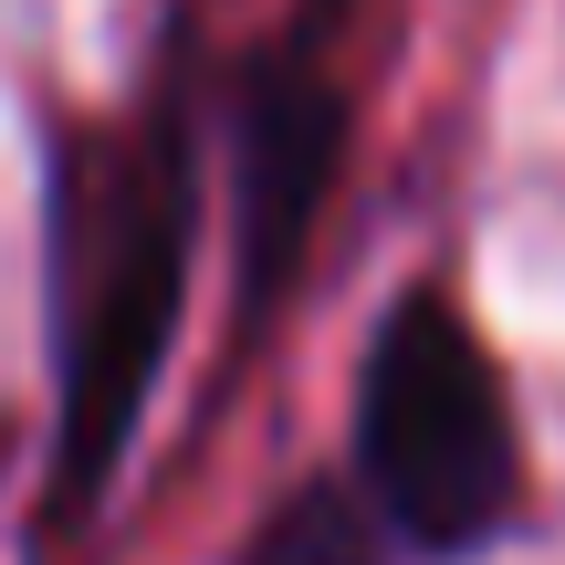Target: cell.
<instances>
[{
  "label": "cell",
  "instance_id": "4",
  "mask_svg": "<svg viewBox=\"0 0 565 565\" xmlns=\"http://www.w3.org/2000/svg\"><path fill=\"white\" fill-rule=\"evenodd\" d=\"M252 565H377V503H356L345 482H303Z\"/></svg>",
  "mask_w": 565,
  "mask_h": 565
},
{
  "label": "cell",
  "instance_id": "2",
  "mask_svg": "<svg viewBox=\"0 0 565 565\" xmlns=\"http://www.w3.org/2000/svg\"><path fill=\"white\" fill-rule=\"evenodd\" d=\"M366 503L419 545H482L513 503L503 377L429 294H408L366 356Z\"/></svg>",
  "mask_w": 565,
  "mask_h": 565
},
{
  "label": "cell",
  "instance_id": "3",
  "mask_svg": "<svg viewBox=\"0 0 565 565\" xmlns=\"http://www.w3.org/2000/svg\"><path fill=\"white\" fill-rule=\"evenodd\" d=\"M335 137H345V105L324 74H273L263 105H252V147H242V263L252 294L294 273L303 221H315L324 179H335Z\"/></svg>",
  "mask_w": 565,
  "mask_h": 565
},
{
  "label": "cell",
  "instance_id": "1",
  "mask_svg": "<svg viewBox=\"0 0 565 565\" xmlns=\"http://www.w3.org/2000/svg\"><path fill=\"white\" fill-rule=\"evenodd\" d=\"M179 273H189V189L168 137L95 158L84 231H74V294H63V461H53L63 524L105 492L147 387H158L168 324H179Z\"/></svg>",
  "mask_w": 565,
  "mask_h": 565
}]
</instances>
